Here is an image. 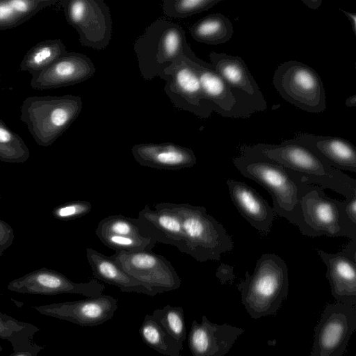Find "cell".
<instances>
[{
    "label": "cell",
    "instance_id": "cell-1",
    "mask_svg": "<svg viewBox=\"0 0 356 356\" xmlns=\"http://www.w3.org/2000/svg\"><path fill=\"white\" fill-rule=\"evenodd\" d=\"M240 151L274 161L302 177L307 183L330 188L348 199L356 196V180L335 169L308 147L291 139L280 144L243 145Z\"/></svg>",
    "mask_w": 356,
    "mask_h": 356
},
{
    "label": "cell",
    "instance_id": "cell-2",
    "mask_svg": "<svg viewBox=\"0 0 356 356\" xmlns=\"http://www.w3.org/2000/svg\"><path fill=\"white\" fill-rule=\"evenodd\" d=\"M142 77L147 81L159 76L179 57L185 56L204 67L211 63L199 58L187 42L186 32L178 24L161 17L148 26L134 44Z\"/></svg>",
    "mask_w": 356,
    "mask_h": 356
},
{
    "label": "cell",
    "instance_id": "cell-3",
    "mask_svg": "<svg viewBox=\"0 0 356 356\" xmlns=\"http://www.w3.org/2000/svg\"><path fill=\"white\" fill-rule=\"evenodd\" d=\"M233 163L243 176L269 192L276 215L297 225L300 198L307 183L302 177L274 161L253 153L240 151L233 159Z\"/></svg>",
    "mask_w": 356,
    "mask_h": 356
},
{
    "label": "cell",
    "instance_id": "cell-4",
    "mask_svg": "<svg viewBox=\"0 0 356 356\" xmlns=\"http://www.w3.org/2000/svg\"><path fill=\"white\" fill-rule=\"evenodd\" d=\"M289 273L285 261L274 253L257 260L253 273L246 271L237 288L241 303L251 318L275 316L289 293Z\"/></svg>",
    "mask_w": 356,
    "mask_h": 356
},
{
    "label": "cell",
    "instance_id": "cell-5",
    "mask_svg": "<svg viewBox=\"0 0 356 356\" xmlns=\"http://www.w3.org/2000/svg\"><path fill=\"white\" fill-rule=\"evenodd\" d=\"M82 106L79 96H30L22 102L20 120L38 145L48 147L70 127Z\"/></svg>",
    "mask_w": 356,
    "mask_h": 356
},
{
    "label": "cell",
    "instance_id": "cell-6",
    "mask_svg": "<svg viewBox=\"0 0 356 356\" xmlns=\"http://www.w3.org/2000/svg\"><path fill=\"white\" fill-rule=\"evenodd\" d=\"M324 188L306 183L299 202L297 227L304 236L347 237L356 240V224L346 217L343 201L327 196Z\"/></svg>",
    "mask_w": 356,
    "mask_h": 356
},
{
    "label": "cell",
    "instance_id": "cell-7",
    "mask_svg": "<svg viewBox=\"0 0 356 356\" xmlns=\"http://www.w3.org/2000/svg\"><path fill=\"white\" fill-rule=\"evenodd\" d=\"M179 216L186 252L199 262L219 261L221 254L232 250L234 242L223 225L204 207L170 202Z\"/></svg>",
    "mask_w": 356,
    "mask_h": 356
},
{
    "label": "cell",
    "instance_id": "cell-8",
    "mask_svg": "<svg viewBox=\"0 0 356 356\" xmlns=\"http://www.w3.org/2000/svg\"><path fill=\"white\" fill-rule=\"evenodd\" d=\"M273 84L287 102L306 112L319 113L326 108L323 81L318 72L297 60H288L275 70Z\"/></svg>",
    "mask_w": 356,
    "mask_h": 356
},
{
    "label": "cell",
    "instance_id": "cell-9",
    "mask_svg": "<svg viewBox=\"0 0 356 356\" xmlns=\"http://www.w3.org/2000/svg\"><path fill=\"white\" fill-rule=\"evenodd\" d=\"M67 22L76 29L83 47L103 50L112 36V19L103 0H62Z\"/></svg>",
    "mask_w": 356,
    "mask_h": 356
},
{
    "label": "cell",
    "instance_id": "cell-10",
    "mask_svg": "<svg viewBox=\"0 0 356 356\" xmlns=\"http://www.w3.org/2000/svg\"><path fill=\"white\" fill-rule=\"evenodd\" d=\"M355 329V306L327 303L314 327L310 356H343Z\"/></svg>",
    "mask_w": 356,
    "mask_h": 356
},
{
    "label": "cell",
    "instance_id": "cell-11",
    "mask_svg": "<svg viewBox=\"0 0 356 356\" xmlns=\"http://www.w3.org/2000/svg\"><path fill=\"white\" fill-rule=\"evenodd\" d=\"M191 65L198 76L205 97L213 104L214 112L221 116L246 118L267 109V104L232 88L213 68L192 60Z\"/></svg>",
    "mask_w": 356,
    "mask_h": 356
},
{
    "label": "cell",
    "instance_id": "cell-12",
    "mask_svg": "<svg viewBox=\"0 0 356 356\" xmlns=\"http://www.w3.org/2000/svg\"><path fill=\"white\" fill-rule=\"evenodd\" d=\"M126 273L156 294L178 289L181 280L172 264L152 250L116 251L110 256Z\"/></svg>",
    "mask_w": 356,
    "mask_h": 356
},
{
    "label": "cell",
    "instance_id": "cell-13",
    "mask_svg": "<svg viewBox=\"0 0 356 356\" xmlns=\"http://www.w3.org/2000/svg\"><path fill=\"white\" fill-rule=\"evenodd\" d=\"M164 92L175 107L201 118H208L214 112L213 104L203 93L191 60L179 57L164 71Z\"/></svg>",
    "mask_w": 356,
    "mask_h": 356
},
{
    "label": "cell",
    "instance_id": "cell-14",
    "mask_svg": "<svg viewBox=\"0 0 356 356\" xmlns=\"http://www.w3.org/2000/svg\"><path fill=\"white\" fill-rule=\"evenodd\" d=\"M104 285L92 278L88 282H74L63 274L42 268L10 281L7 289L24 294L54 296L62 293L80 294L88 298L101 296Z\"/></svg>",
    "mask_w": 356,
    "mask_h": 356
},
{
    "label": "cell",
    "instance_id": "cell-15",
    "mask_svg": "<svg viewBox=\"0 0 356 356\" xmlns=\"http://www.w3.org/2000/svg\"><path fill=\"white\" fill-rule=\"evenodd\" d=\"M118 300L109 295L52 303L32 308L40 314L81 326H97L111 319L118 309Z\"/></svg>",
    "mask_w": 356,
    "mask_h": 356
},
{
    "label": "cell",
    "instance_id": "cell-16",
    "mask_svg": "<svg viewBox=\"0 0 356 356\" xmlns=\"http://www.w3.org/2000/svg\"><path fill=\"white\" fill-rule=\"evenodd\" d=\"M327 267L326 278L332 296L337 302L350 306L356 304V240H350L336 253L316 248Z\"/></svg>",
    "mask_w": 356,
    "mask_h": 356
},
{
    "label": "cell",
    "instance_id": "cell-17",
    "mask_svg": "<svg viewBox=\"0 0 356 356\" xmlns=\"http://www.w3.org/2000/svg\"><path fill=\"white\" fill-rule=\"evenodd\" d=\"M95 72V66L86 55L67 51L42 71L33 74L30 86L35 90L58 88L83 82Z\"/></svg>",
    "mask_w": 356,
    "mask_h": 356
},
{
    "label": "cell",
    "instance_id": "cell-18",
    "mask_svg": "<svg viewBox=\"0 0 356 356\" xmlns=\"http://www.w3.org/2000/svg\"><path fill=\"white\" fill-rule=\"evenodd\" d=\"M244 331L227 323H212L202 316L201 323L192 322L187 338L188 347L192 356H224Z\"/></svg>",
    "mask_w": 356,
    "mask_h": 356
},
{
    "label": "cell",
    "instance_id": "cell-19",
    "mask_svg": "<svg viewBox=\"0 0 356 356\" xmlns=\"http://www.w3.org/2000/svg\"><path fill=\"white\" fill-rule=\"evenodd\" d=\"M229 194L240 214L259 233L267 235L275 213L259 193L247 184L233 179L226 181Z\"/></svg>",
    "mask_w": 356,
    "mask_h": 356
},
{
    "label": "cell",
    "instance_id": "cell-20",
    "mask_svg": "<svg viewBox=\"0 0 356 356\" xmlns=\"http://www.w3.org/2000/svg\"><path fill=\"white\" fill-rule=\"evenodd\" d=\"M132 155L140 165L165 170H179L194 166V152L172 143H139L131 147Z\"/></svg>",
    "mask_w": 356,
    "mask_h": 356
},
{
    "label": "cell",
    "instance_id": "cell-21",
    "mask_svg": "<svg viewBox=\"0 0 356 356\" xmlns=\"http://www.w3.org/2000/svg\"><path fill=\"white\" fill-rule=\"evenodd\" d=\"M138 218L157 243L173 245L185 254L181 220L170 202L156 203L154 209L147 204L139 211Z\"/></svg>",
    "mask_w": 356,
    "mask_h": 356
},
{
    "label": "cell",
    "instance_id": "cell-22",
    "mask_svg": "<svg viewBox=\"0 0 356 356\" xmlns=\"http://www.w3.org/2000/svg\"><path fill=\"white\" fill-rule=\"evenodd\" d=\"M291 140L312 149L335 169L356 172V149L348 140L309 133H300Z\"/></svg>",
    "mask_w": 356,
    "mask_h": 356
},
{
    "label": "cell",
    "instance_id": "cell-23",
    "mask_svg": "<svg viewBox=\"0 0 356 356\" xmlns=\"http://www.w3.org/2000/svg\"><path fill=\"white\" fill-rule=\"evenodd\" d=\"M209 58L213 70L232 88L267 104L257 83L240 56L211 51Z\"/></svg>",
    "mask_w": 356,
    "mask_h": 356
},
{
    "label": "cell",
    "instance_id": "cell-24",
    "mask_svg": "<svg viewBox=\"0 0 356 356\" xmlns=\"http://www.w3.org/2000/svg\"><path fill=\"white\" fill-rule=\"evenodd\" d=\"M86 251L93 278L115 286L122 292L143 293L152 297L156 295L143 283L126 273L111 257L91 248H86Z\"/></svg>",
    "mask_w": 356,
    "mask_h": 356
},
{
    "label": "cell",
    "instance_id": "cell-25",
    "mask_svg": "<svg viewBox=\"0 0 356 356\" xmlns=\"http://www.w3.org/2000/svg\"><path fill=\"white\" fill-rule=\"evenodd\" d=\"M189 32L197 42L218 45L232 38L234 27L227 17L220 13H212L195 22L189 28Z\"/></svg>",
    "mask_w": 356,
    "mask_h": 356
},
{
    "label": "cell",
    "instance_id": "cell-26",
    "mask_svg": "<svg viewBox=\"0 0 356 356\" xmlns=\"http://www.w3.org/2000/svg\"><path fill=\"white\" fill-rule=\"evenodd\" d=\"M58 0H0V30L15 28Z\"/></svg>",
    "mask_w": 356,
    "mask_h": 356
},
{
    "label": "cell",
    "instance_id": "cell-27",
    "mask_svg": "<svg viewBox=\"0 0 356 356\" xmlns=\"http://www.w3.org/2000/svg\"><path fill=\"white\" fill-rule=\"evenodd\" d=\"M66 52L65 45L61 40H42L27 51L20 63L19 69L31 74L40 72Z\"/></svg>",
    "mask_w": 356,
    "mask_h": 356
},
{
    "label": "cell",
    "instance_id": "cell-28",
    "mask_svg": "<svg viewBox=\"0 0 356 356\" xmlns=\"http://www.w3.org/2000/svg\"><path fill=\"white\" fill-rule=\"evenodd\" d=\"M139 334L142 341L156 352L166 356H179L183 344L170 337L150 314H146Z\"/></svg>",
    "mask_w": 356,
    "mask_h": 356
},
{
    "label": "cell",
    "instance_id": "cell-29",
    "mask_svg": "<svg viewBox=\"0 0 356 356\" xmlns=\"http://www.w3.org/2000/svg\"><path fill=\"white\" fill-rule=\"evenodd\" d=\"M39 328L0 312V339L10 343L13 351L29 345Z\"/></svg>",
    "mask_w": 356,
    "mask_h": 356
},
{
    "label": "cell",
    "instance_id": "cell-30",
    "mask_svg": "<svg viewBox=\"0 0 356 356\" xmlns=\"http://www.w3.org/2000/svg\"><path fill=\"white\" fill-rule=\"evenodd\" d=\"M97 232L152 238L138 218H129L122 214L112 215L101 220L97 225L95 233Z\"/></svg>",
    "mask_w": 356,
    "mask_h": 356
},
{
    "label": "cell",
    "instance_id": "cell-31",
    "mask_svg": "<svg viewBox=\"0 0 356 356\" xmlns=\"http://www.w3.org/2000/svg\"><path fill=\"white\" fill-rule=\"evenodd\" d=\"M30 156L24 140L11 131L0 119V161L11 163H22Z\"/></svg>",
    "mask_w": 356,
    "mask_h": 356
},
{
    "label": "cell",
    "instance_id": "cell-32",
    "mask_svg": "<svg viewBox=\"0 0 356 356\" xmlns=\"http://www.w3.org/2000/svg\"><path fill=\"white\" fill-rule=\"evenodd\" d=\"M152 316L170 337L183 344L186 339V327L182 307L167 305L155 309Z\"/></svg>",
    "mask_w": 356,
    "mask_h": 356
},
{
    "label": "cell",
    "instance_id": "cell-33",
    "mask_svg": "<svg viewBox=\"0 0 356 356\" xmlns=\"http://www.w3.org/2000/svg\"><path fill=\"white\" fill-rule=\"evenodd\" d=\"M96 235L103 244L115 252L152 250L157 243L152 238L124 236L102 232H97Z\"/></svg>",
    "mask_w": 356,
    "mask_h": 356
},
{
    "label": "cell",
    "instance_id": "cell-34",
    "mask_svg": "<svg viewBox=\"0 0 356 356\" xmlns=\"http://www.w3.org/2000/svg\"><path fill=\"white\" fill-rule=\"evenodd\" d=\"M222 0H163L164 15L171 18H186L213 7Z\"/></svg>",
    "mask_w": 356,
    "mask_h": 356
},
{
    "label": "cell",
    "instance_id": "cell-35",
    "mask_svg": "<svg viewBox=\"0 0 356 356\" xmlns=\"http://www.w3.org/2000/svg\"><path fill=\"white\" fill-rule=\"evenodd\" d=\"M92 209V206L90 202L76 200L55 207L52 211V215L59 220L67 221L86 216Z\"/></svg>",
    "mask_w": 356,
    "mask_h": 356
},
{
    "label": "cell",
    "instance_id": "cell-36",
    "mask_svg": "<svg viewBox=\"0 0 356 356\" xmlns=\"http://www.w3.org/2000/svg\"><path fill=\"white\" fill-rule=\"evenodd\" d=\"M14 239V232L12 227L0 219V248L3 250L8 248Z\"/></svg>",
    "mask_w": 356,
    "mask_h": 356
},
{
    "label": "cell",
    "instance_id": "cell-37",
    "mask_svg": "<svg viewBox=\"0 0 356 356\" xmlns=\"http://www.w3.org/2000/svg\"><path fill=\"white\" fill-rule=\"evenodd\" d=\"M44 346L35 343L34 341L27 346L13 351L9 356H38Z\"/></svg>",
    "mask_w": 356,
    "mask_h": 356
},
{
    "label": "cell",
    "instance_id": "cell-38",
    "mask_svg": "<svg viewBox=\"0 0 356 356\" xmlns=\"http://www.w3.org/2000/svg\"><path fill=\"white\" fill-rule=\"evenodd\" d=\"M344 212L346 217L353 223L356 224V196L345 199Z\"/></svg>",
    "mask_w": 356,
    "mask_h": 356
},
{
    "label": "cell",
    "instance_id": "cell-39",
    "mask_svg": "<svg viewBox=\"0 0 356 356\" xmlns=\"http://www.w3.org/2000/svg\"><path fill=\"white\" fill-rule=\"evenodd\" d=\"M229 266L221 265L216 271V277L220 280L222 284H225L227 282H232L234 278V275L232 273V269H229Z\"/></svg>",
    "mask_w": 356,
    "mask_h": 356
},
{
    "label": "cell",
    "instance_id": "cell-40",
    "mask_svg": "<svg viewBox=\"0 0 356 356\" xmlns=\"http://www.w3.org/2000/svg\"><path fill=\"white\" fill-rule=\"evenodd\" d=\"M302 2L309 8L316 10L323 3L322 0H302Z\"/></svg>",
    "mask_w": 356,
    "mask_h": 356
},
{
    "label": "cell",
    "instance_id": "cell-41",
    "mask_svg": "<svg viewBox=\"0 0 356 356\" xmlns=\"http://www.w3.org/2000/svg\"><path fill=\"white\" fill-rule=\"evenodd\" d=\"M342 12L344 14H346L347 15L348 19L350 22H352L351 24H352L353 31H354V33H356V16H355V15H353V14L348 13L347 11H345V10H342Z\"/></svg>",
    "mask_w": 356,
    "mask_h": 356
},
{
    "label": "cell",
    "instance_id": "cell-42",
    "mask_svg": "<svg viewBox=\"0 0 356 356\" xmlns=\"http://www.w3.org/2000/svg\"><path fill=\"white\" fill-rule=\"evenodd\" d=\"M345 105L347 107H355L356 105V95H353L345 100Z\"/></svg>",
    "mask_w": 356,
    "mask_h": 356
},
{
    "label": "cell",
    "instance_id": "cell-43",
    "mask_svg": "<svg viewBox=\"0 0 356 356\" xmlns=\"http://www.w3.org/2000/svg\"><path fill=\"white\" fill-rule=\"evenodd\" d=\"M3 251V250L2 249H1V248H0V255L2 254Z\"/></svg>",
    "mask_w": 356,
    "mask_h": 356
},
{
    "label": "cell",
    "instance_id": "cell-44",
    "mask_svg": "<svg viewBox=\"0 0 356 356\" xmlns=\"http://www.w3.org/2000/svg\"><path fill=\"white\" fill-rule=\"evenodd\" d=\"M3 348L2 347L0 346V353L2 351Z\"/></svg>",
    "mask_w": 356,
    "mask_h": 356
},
{
    "label": "cell",
    "instance_id": "cell-45",
    "mask_svg": "<svg viewBox=\"0 0 356 356\" xmlns=\"http://www.w3.org/2000/svg\"><path fill=\"white\" fill-rule=\"evenodd\" d=\"M1 195H0V201H1Z\"/></svg>",
    "mask_w": 356,
    "mask_h": 356
},
{
    "label": "cell",
    "instance_id": "cell-46",
    "mask_svg": "<svg viewBox=\"0 0 356 356\" xmlns=\"http://www.w3.org/2000/svg\"><path fill=\"white\" fill-rule=\"evenodd\" d=\"M0 83H1V75H0Z\"/></svg>",
    "mask_w": 356,
    "mask_h": 356
},
{
    "label": "cell",
    "instance_id": "cell-47",
    "mask_svg": "<svg viewBox=\"0 0 356 356\" xmlns=\"http://www.w3.org/2000/svg\"><path fill=\"white\" fill-rule=\"evenodd\" d=\"M354 356H356V355H354Z\"/></svg>",
    "mask_w": 356,
    "mask_h": 356
}]
</instances>
